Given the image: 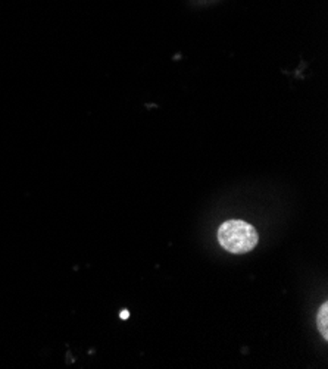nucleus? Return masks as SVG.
Instances as JSON below:
<instances>
[{
	"mask_svg": "<svg viewBox=\"0 0 328 369\" xmlns=\"http://www.w3.org/2000/svg\"><path fill=\"white\" fill-rule=\"evenodd\" d=\"M128 316H130V312H128V311H123V312H121V318H123V320H127Z\"/></svg>",
	"mask_w": 328,
	"mask_h": 369,
	"instance_id": "nucleus-3",
	"label": "nucleus"
},
{
	"mask_svg": "<svg viewBox=\"0 0 328 369\" xmlns=\"http://www.w3.org/2000/svg\"><path fill=\"white\" fill-rule=\"evenodd\" d=\"M218 242L227 252L247 253L253 250L259 242L256 230L244 221H227L218 230Z\"/></svg>",
	"mask_w": 328,
	"mask_h": 369,
	"instance_id": "nucleus-1",
	"label": "nucleus"
},
{
	"mask_svg": "<svg viewBox=\"0 0 328 369\" xmlns=\"http://www.w3.org/2000/svg\"><path fill=\"white\" fill-rule=\"evenodd\" d=\"M317 325H318L321 336L324 337V340H327L328 338V303H324V305L320 308Z\"/></svg>",
	"mask_w": 328,
	"mask_h": 369,
	"instance_id": "nucleus-2",
	"label": "nucleus"
}]
</instances>
